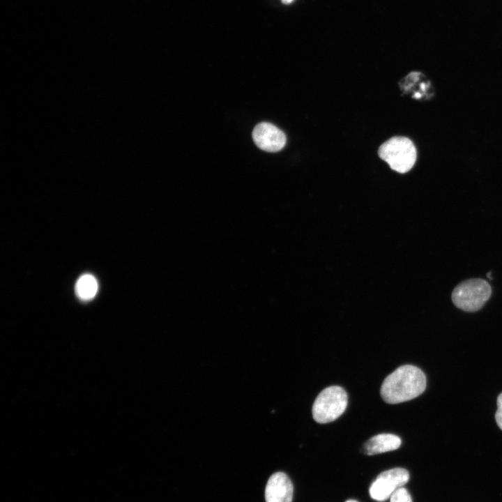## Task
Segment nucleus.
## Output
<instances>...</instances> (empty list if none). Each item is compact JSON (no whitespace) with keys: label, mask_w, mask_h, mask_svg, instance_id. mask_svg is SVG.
Masks as SVG:
<instances>
[{"label":"nucleus","mask_w":502,"mask_h":502,"mask_svg":"<svg viewBox=\"0 0 502 502\" xmlns=\"http://www.w3.org/2000/svg\"><path fill=\"white\" fill-rule=\"evenodd\" d=\"M487 276L490 280L492 279V273H491L490 272L488 273V274L487 275Z\"/></svg>","instance_id":"ddd939ff"},{"label":"nucleus","mask_w":502,"mask_h":502,"mask_svg":"<svg viewBox=\"0 0 502 502\" xmlns=\"http://www.w3.org/2000/svg\"><path fill=\"white\" fill-rule=\"evenodd\" d=\"M98 282L96 279L90 274L82 275L75 284V293L82 301L92 299L98 291Z\"/></svg>","instance_id":"1a4fd4ad"},{"label":"nucleus","mask_w":502,"mask_h":502,"mask_svg":"<svg viewBox=\"0 0 502 502\" xmlns=\"http://www.w3.org/2000/svg\"><path fill=\"white\" fill-rule=\"evenodd\" d=\"M491 294V287L487 281L479 278L470 279L459 283L454 289L452 301L462 310L475 312L485 305Z\"/></svg>","instance_id":"20e7f679"},{"label":"nucleus","mask_w":502,"mask_h":502,"mask_svg":"<svg viewBox=\"0 0 502 502\" xmlns=\"http://www.w3.org/2000/svg\"><path fill=\"white\" fill-rule=\"evenodd\" d=\"M426 388V377L418 367L404 365L397 368L383 381L380 393L388 404H398L413 400Z\"/></svg>","instance_id":"f257e3e1"},{"label":"nucleus","mask_w":502,"mask_h":502,"mask_svg":"<svg viewBox=\"0 0 502 502\" xmlns=\"http://www.w3.org/2000/svg\"><path fill=\"white\" fill-rule=\"evenodd\" d=\"M345 502H358V501L356 500H353V499H349V500L346 501Z\"/></svg>","instance_id":"4468645a"},{"label":"nucleus","mask_w":502,"mask_h":502,"mask_svg":"<svg viewBox=\"0 0 502 502\" xmlns=\"http://www.w3.org/2000/svg\"><path fill=\"white\" fill-rule=\"evenodd\" d=\"M293 484L287 474L276 472L268 480L265 489L266 502H291Z\"/></svg>","instance_id":"0eeeda50"},{"label":"nucleus","mask_w":502,"mask_h":502,"mask_svg":"<svg viewBox=\"0 0 502 502\" xmlns=\"http://www.w3.org/2000/svg\"><path fill=\"white\" fill-rule=\"evenodd\" d=\"M497 406L498 409L495 413V420L498 426L502 430V393L498 396Z\"/></svg>","instance_id":"9b49d317"},{"label":"nucleus","mask_w":502,"mask_h":502,"mask_svg":"<svg viewBox=\"0 0 502 502\" xmlns=\"http://www.w3.org/2000/svg\"><path fill=\"white\" fill-rule=\"evenodd\" d=\"M282 2L284 4H289L291 3L294 0H281Z\"/></svg>","instance_id":"f8f14e48"},{"label":"nucleus","mask_w":502,"mask_h":502,"mask_svg":"<svg viewBox=\"0 0 502 502\" xmlns=\"http://www.w3.org/2000/svg\"><path fill=\"white\" fill-rule=\"evenodd\" d=\"M348 397L345 390L339 386L324 388L318 395L312 405L314 420L321 424L338 418L346 410Z\"/></svg>","instance_id":"7ed1b4c3"},{"label":"nucleus","mask_w":502,"mask_h":502,"mask_svg":"<svg viewBox=\"0 0 502 502\" xmlns=\"http://www.w3.org/2000/svg\"><path fill=\"white\" fill-rule=\"evenodd\" d=\"M381 159L397 172H409L416 160V149L413 143L405 137H393L383 143L378 151Z\"/></svg>","instance_id":"f03ea898"},{"label":"nucleus","mask_w":502,"mask_h":502,"mask_svg":"<svg viewBox=\"0 0 502 502\" xmlns=\"http://www.w3.org/2000/svg\"><path fill=\"white\" fill-rule=\"evenodd\" d=\"M390 502H412V499L408 490L401 487L392 494Z\"/></svg>","instance_id":"9d476101"},{"label":"nucleus","mask_w":502,"mask_h":502,"mask_svg":"<svg viewBox=\"0 0 502 502\" xmlns=\"http://www.w3.org/2000/svg\"><path fill=\"white\" fill-rule=\"evenodd\" d=\"M409 479V472L403 468L385 471L372 483L369 489L370 495L376 501H386L397 489L407 483Z\"/></svg>","instance_id":"39448f33"},{"label":"nucleus","mask_w":502,"mask_h":502,"mask_svg":"<svg viewBox=\"0 0 502 502\" xmlns=\"http://www.w3.org/2000/svg\"><path fill=\"white\" fill-rule=\"evenodd\" d=\"M401 439L393 434H380L371 437L365 443L363 451L368 455L393 451L399 448Z\"/></svg>","instance_id":"6e6552de"},{"label":"nucleus","mask_w":502,"mask_h":502,"mask_svg":"<svg viewBox=\"0 0 502 502\" xmlns=\"http://www.w3.org/2000/svg\"><path fill=\"white\" fill-rule=\"evenodd\" d=\"M254 142L260 149L267 152H277L286 144L285 134L275 126L262 122L258 123L252 131Z\"/></svg>","instance_id":"423d86ee"}]
</instances>
